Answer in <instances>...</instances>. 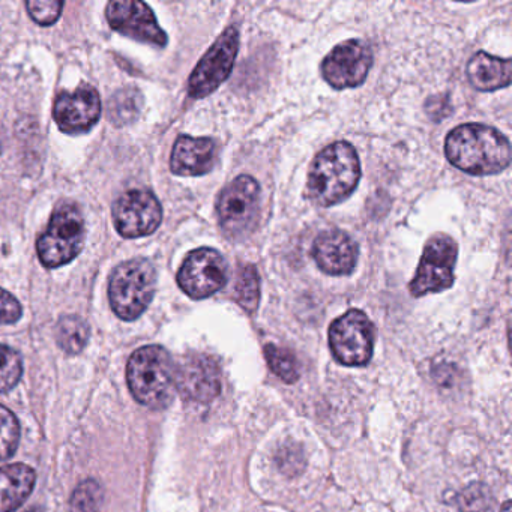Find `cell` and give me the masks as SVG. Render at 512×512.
<instances>
[{
  "instance_id": "cell-28",
  "label": "cell",
  "mask_w": 512,
  "mask_h": 512,
  "mask_svg": "<svg viewBox=\"0 0 512 512\" xmlns=\"http://www.w3.org/2000/svg\"><path fill=\"white\" fill-rule=\"evenodd\" d=\"M29 16L41 26H50L61 17L64 2L59 0H29L26 2Z\"/></svg>"
},
{
  "instance_id": "cell-6",
  "label": "cell",
  "mask_w": 512,
  "mask_h": 512,
  "mask_svg": "<svg viewBox=\"0 0 512 512\" xmlns=\"http://www.w3.org/2000/svg\"><path fill=\"white\" fill-rule=\"evenodd\" d=\"M374 337L373 323L359 310L347 311L329 328L332 355L346 367H364L371 361Z\"/></svg>"
},
{
  "instance_id": "cell-4",
  "label": "cell",
  "mask_w": 512,
  "mask_h": 512,
  "mask_svg": "<svg viewBox=\"0 0 512 512\" xmlns=\"http://www.w3.org/2000/svg\"><path fill=\"white\" fill-rule=\"evenodd\" d=\"M157 287V271L146 259L128 260L110 277V305L122 320H136L151 304Z\"/></svg>"
},
{
  "instance_id": "cell-1",
  "label": "cell",
  "mask_w": 512,
  "mask_h": 512,
  "mask_svg": "<svg viewBox=\"0 0 512 512\" xmlns=\"http://www.w3.org/2000/svg\"><path fill=\"white\" fill-rule=\"evenodd\" d=\"M445 154L449 163L473 176L503 172L511 163L508 139L496 128L464 124L446 137Z\"/></svg>"
},
{
  "instance_id": "cell-23",
  "label": "cell",
  "mask_w": 512,
  "mask_h": 512,
  "mask_svg": "<svg viewBox=\"0 0 512 512\" xmlns=\"http://www.w3.org/2000/svg\"><path fill=\"white\" fill-rule=\"evenodd\" d=\"M140 103H142V95L137 89L128 88L119 91L110 104L109 118L118 125L134 121L139 115Z\"/></svg>"
},
{
  "instance_id": "cell-2",
  "label": "cell",
  "mask_w": 512,
  "mask_h": 512,
  "mask_svg": "<svg viewBox=\"0 0 512 512\" xmlns=\"http://www.w3.org/2000/svg\"><path fill=\"white\" fill-rule=\"evenodd\" d=\"M361 163L350 143L337 142L323 149L308 173V196L316 205H338L358 187Z\"/></svg>"
},
{
  "instance_id": "cell-31",
  "label": "cell",
  "mask_w": 512,
  "mask_h": 512,
  "mask_svg": "<svg viewBox=\"0 0 512 512\" xmlns=\"http://www.w3.org/2000/svg\"><path fill=\"white\" fill-rule=\"evenodd\" d=\"M29 512H41V511H38V509H32V511H29Z\"/></svg>"
},
{
  "instance_id": "cell-24",
  "label": "cell",
  "mask_w": 512,
  "mask_h": 512,
  "mask_svg": "<svg viewBox=\"0 0 512 512\" xmlns=\"http://www.w3.org/2000/svg\"><path fill=\"white\" fill-rule=\"evenodd\" d=\"M460 512H493L494 496L484 484H472L457 496Z\"/></svg>"
},
{
  "instance_id": "cell-12",
  "label": "cell",
  "mask_w": 512,
  "mask_h": 512,
  "mask_svg": "<svg viewBox=\"0 0 512 512\" xmlns=\"http://www.w3.org/2000/svg\"><path fill=\"white\" fill-rule=\"evenodd\" d=\"M163 220V209L154 194L134 190L122 194L113 205V223L124 238L151 235Z\"/></svg>"
},
{
  "instance_id": "cell-25",
  "label": "cell",
  "mask_w": 512,
  "mask_h": 512,
  "mask_svg": "<svg viewBox=\"0 0 512 512\" xmlns=\"http://www.w3.org/2000/svg\"><path fill=\"white\" fill-rule=\"evenodd\" d=\"M20 440V424L13 412L0 404V460L16 452Z\"/></svg>"
},
{
  "instance_id": "cell-9",
  "label": "cell",
  "mask_w": 512,
  "mask_h": 512,
  "mask_svg": "<svg viewBox=\"0 0 512 512\" xmlns=\"http://www.w3.org/2000/svg\"><path fill=\"white\" fill-rule=\"evenodd\" d=\"M238 49V29L235 26H230L194 68L193 74L188 80V94L191 98L200 100V98L208 97L229 79Z\"/></svg>"
},
{
  "instance_id": "cell-8",
  "label": "cell",
  "mask_w": 512,
  "mask_h": 512,
  "mask_svg": "<svg viewBox=\"0 0 512 512\" xmlns=\"http://www.w3.org/2000/svg\"><path fill=\"white\" fill-rule=\"evenodd\" d=\"M259 199V184L247 175L239 176L221 191L217 203L218 220L229 238H241L253 229L259 214Z\"/></svg>"
},
{
  "instance_id": "cell-16",
  "label": "cell",
  "mask_w": 512,
  "mask_h": 512,
  "mask_svg": "<svg viewBox=\"0 0 512 512\" xmlns=\"http://www.w3.org/2000/svg\"><path fill=\"white\" fill-rule=\"evenodd\" d=\"M313 259L325 274L350 275L358 262V244L341 230H326L313 244Z\"/></svg>"
},
{
  "instance_id": "cell-3",
  "label": "cell",
  "mask_w": 512,
  "mask_h": 512,
  "mask_svg": "<svg viewBox=\"0 0 512 512\" xmlns=\"http://www.w3.org/2000/svg\"><path fill=\"white\" fill-rule=\"evenodd\" d=\"M127 380L131 394L140 404L164 409L175 395L176 365L163 347H140L128 361Z\"/></svg>"
},
{
  "instance_id": "cell-19",
  "label": "cell",
  "mask_w": 512,
  "mask_h": 512,
  "mask_svg": "<svg viewBox=\"0 0 512 512\" xmlns=\"http://www.w3.org/2000/svg\"><path fill=\"white\" fill-rule=\"evenodd\" d=\"M467 76L478 91L491 92L506 88L511 83V61L485 52L476 53L467 65Z\"/></svg>"
},
{
  "instance_id": "cell-10",
  "label": "cell",
  "mask_w": 512,
  "mask_h": 512,
  "mask_svg": "<svg viewBox=\"0 0 512 512\" xmlns=\"http://www.w3.org/2000/svg\"><path fill=\"white\" fill-rule=\"evenodd\" d=\"M229 280L226 260L212 248L188 254L178 272V284L190 298L205 299L220 292Z\"/></svg>"
},
{
  "instance_id": "cell-21",
  "label": "cell",
  "mask_w": 512,
  "mask_h": 512,
  "mask_svg": "<svg viewBox=\"0 0 512 512\" xmlns=\"http://www.w3.org/2000/svg\"><path fill=\"white\" fill-rule=\"evenodd\" d=\"M236 301L247 313H256L260 301V278L254 265H244L235 286Z\"/></svg>"
},
{
  "instance_id": "cell-5",
  "label": "cell",
  "mask_w": 512,
  "mask_h": 512,
  "mask_svg": "<svg viewBox=\"0 0 512 512\" xmlns=\"http://www.w3.org/2000/svg\"><path fill=\"white\" fill-rule=\"evenodd\" d=\"M85 218L79 206L64 203L53 212L49 229L38 239L37 250L46 268H59L76 259L85 245Z\"/></svg>"
},
{
  "instance_id": "cell-26",
  "label": "cell",
  "mask_w": 512,
  "mask_h": 512,
  "mask_svg": "<svg viewBox=\"0 0 512 512\" xmlns=\"http://www.w3.org/2000/svg\"><path fill=\"white\" fill-rule=\"evenodd\" d=\"M103 488L98 482L88 479L74 490L71 496V512H100L103 505Z\"/></svg>"
},
{
  "instance_id": "cell-29",
  "label": "cell",
  "mask_w": 512,
  "mask_h": 512,
  "mask_svg": "<svg viewBox=\"0 0 512 512\" xmlns=\"http://www.w3.org/2000/svg\"><path fill=\"white\" fill-rule=\"evenodd\" d=\"M22 314L20 302L7 290L0 289V323L13 325V323L19 322Z\"/></svg>"
},
{
  "instance_id": "cell-17",
  "label": "cell",
  "mask_w": 512,
  "mask_h": 512,
  "mask_svg": "<svg viewBox=\"0 0 512 512\" xmlns=\"http://www.w3.org/2000/svg\"><path fill=\"white\" fill-rule=\"evenodd\" d=\"M217 163V145L208 137L181 136L173 146L170 169L178 176H203Z\"/></svg>"
},
{
  "instance_id": "cell-7",
  "label": "cell",
  "mask_w": 512,
  "mask_h": 512,
  "mask_svg": "<svg viewBox=\"0 0 512 512\" xmlns=\"http://www.w3.org/2000/svg\"><path fill=\"white\" fill-rule=\"evenodd\" d=\"M458 247L448 235L437 233L425 245L418 271L410 281L409 290L415 298L439 293L454 284V268Z\"/></svg>"
},
{
  "instance_id": "cell-14",
  "label": "cell",
  "mask_w": 512,
  "mask_h": 512,
  "mask_svg": "<svg viewBox=\"0 0 512 512\" xmlns=\"http://www.w3.org/2000/svg\"><path fill=\"white\" fill-rule=\"evenodd\" d=\"M101 115V100L97 89L80 86L74 92H62L55 101L53 118L67 134L88 133Z\"/></svg>"
},
{
  "instance_id": "cell-27",
  "label": "cell",
  "mask_w": 512,
  "mask_h": 512,
  "mask_svg": "<svg viewBox=\"0 0 512 512\" xmlns=\"http://www.w3.org/2000/svg\"><path fill=\"white\" fill-rule=\"evenodd\" d=\"M23 374L22 356L17 350L0 346V392H7L19 383Z\"/></svg>"
},
{
  "instance_id": "cell-20",
  "label": "cell",
  "mask_w": 512,
  "mask_h": 512,
  "mask_svg": "<svg viewBox=\"0 0 512 512\" xmlns=\"http://www.w3.org/2000/svg\"><path fill=\"white\" fill-rule=\"evenodd\" d=\"M56 340L59 347L70 355H77L85 349L89 340V326L79 316H65L56 326Z\"/></svg>"
},
{
  "instance_id": "cell-30",
  "label": "cell",
  "mask_w": 512,
  "mask_h": 512,
  "mask_svg": "<svg viewBox=\"0 0 512 512\" xmlns=\"http://www.w3.org/2000/svg\"><path fill=\"white\" fill-rule=\"evenodd\" d=\"M500 512H512L511 500H506V502L503 503V506H502V509H500Z\"/></svg>"
},
{
  "instance_id": "cell-22",
  "label": "cell",
  "mask_w": 512,
  "mask_h": 512,
  "mask_svg": "<svg viewBox=\"0 0 512 512\" xmlns=\"http://www.w3.org/2000/svg\"><path fill=\"white\" fill-rule=\"evenodd\" d=\"M265 358L272 373L280 377L283 382L295 383L299 379L298 361L289 350L275 344H268L265 347Z\"/></svg>"
},
{
  "instance_id": "cell-15",
  "label": "cell",
  "mask_w": 512,
  "mask_h": 512,
  "mask_svg": "<svg viewBox=\"0 0 512 512\" xmlns=\"http://www.w3.org/2000/svg\"><path fill=\"white\" fill-rule=\"evenodd\" d=\"M176 389L187 400L209 403L220 394V371L208 356H188L176 367Z\"/></svg>"
},
{
  "instance_id": "cell-18",
  "label": "cell",
  "mask_w": 512,
  "mask_h": 512,
  "mask_svg": "<svg viewBox=\"0 0 512 512\" xmlns=\"http://www.w3.org/2000/svg\"><path fill=\"white\" fill-rule=\"evenodd\" d=\"M37 473L26 464L0 467V512H14L31 496Z\"/></svg>"
},
{
  "instance_id": "cell-11",
  "label": "cell",
  "mask_w": 512,
  "mask_h": 512,
  "mask_svg": "<svg viewBox=\"0 0 512 512\" xmlns=\"http://www.w3.org/2000/svg\"><path fill=\"white\" fill-rule=\"evenodd\" d=\"M373 65V52L362 40L338 44L322 64L323 79L334 89L358 88Z\"/></svg>"
},
{
  "instance_id": "cell-13",
  "label": "cell",
  "mask_w": 512,
  "mask_h": 512,
  "mask_svg": "<svg viewBox=\"0 0 512 512\" xmlns=\"http://www.w3.org/2000/svg\"><path fill=\"white\" fill-rule=\"evenodd\" d=\"M110 28L124 37L155 47L167 46V35L158 26L155 14L139 0H116L106 10Z\"/></svg>"
}]
</instances>
